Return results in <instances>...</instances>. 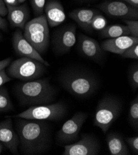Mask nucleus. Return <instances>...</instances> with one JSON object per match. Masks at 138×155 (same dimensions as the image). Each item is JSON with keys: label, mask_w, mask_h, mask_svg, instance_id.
I'll return each instance as SVG.
<instances>
[{"label": "nucleus", "mask_w": 138, "mask_h": 155, "mask_svg": "<svg viewBox=\"0 0 138 155\" xmlns=\"http://www.w3.org/2000/svg\"><path fill=\"white\" fill-rule=\"evenodd\" d=\"M15 129L18 135V149L25 155L47 153L52 143V129L47 120L16 118Z\"/></svg>", "instance_id": "nucleus-1"}, {"label": "nucleus", "mask_w": 138, "mask_h": 155, "mask_svg": "<svg viewBox=\"0 0 138 155\" xmlns=\"http://www.w3.org/2000/svg\"><path fill=\"white\" fill-rule=\"evenodd\" d=\"M59 82L73 96L88 98L94 95L99 87L97 77L90 71L80 68L65 70L61 74Z\"/></svg>", "instance_id": "nucleus-2"}, {"label": "nucleus", "mask_w": 138, "mask_h": 155, "mask_svg": "<svg viewBox=\"0 0 138 155\" xmlns=\"http://www.w3.org/2000/svg\"><path fill=\"white\" fill-rule=\"evenodd\" d=\"M15 93L21 105L30 106L52 103L57 95L56 88L47 78L19 84Z\"/></svg>", "instance_id": "nucleus-3"}, {"label": "nucleus", "mask_w": 138, "mask_h": 155, "mask_svg": "<svg viewBox=\"0 0 138 155\" xmlns=\"http://www.w3.org/2000/svg\"><path fill=\"white\" fill-rule=\"evenodd\" d=\"M23 30L24 38L40 54L47 51L50 43V33L45 14L28 21Z\"/></svg>", "instance_id": "nucleus-4"}, {"label": "nucleus", "mask_w": 138, "mask_h": 155, "mask_svg": "<svg viewBox=\"0 0 138 155\" xmlns=\"http://www.w3.org/2000/svg\"><path fill=\"white\" fill-rule=\"evenodd\" d=\"M122 110L121 101L112 96H106L99 100L94 119L95 126L99 127L104 134L117 119Z\"/></svg>", "instance_id": "nucleus-5"}, {"label": "nucleus", "mask_w": 138, "mask_h": 155, "mask_svg": "<svg viewBox=\"0 0 138 155\" xmlns=\"http://www.w3.org/2000/svg\"><path fill=\"white\" fill-rule=\"evenodd\" d=\"M46 66L29 58L22 57L8 66V74L12 78L23 81H30L40 77L46 71Z\"/></svg>", "instance_id": "nucleus-6"}, {"label": "nucleus", "mask_w": 138, "mask_h": 155, "mask_svg": "<svg viewBox=\"0 0 138 155\" xmlns=\"http://www.w3.org/2000/svg\"><path fill=\"white\" fill-rule=\"evenodd\" d=\"M66 113V105L64 103L58 102L30 106L25 111L13 117L25 119L56 121L62 119Z\"/></svg>", "instance_id": "nucleus-7"}, {"label": "nucleus", "mask_w": 138, "mask_h": 155, "mask_svg": "<svg viewBox=\"0 0 138 155\" xmlns=\"http://www.w3.org/2000/svg\"><path fill=\"white\" fill-rule=\"evenodd\" d=\"M87 117L88 114L86 113H76L71 119L64 123L56 133L57 142L60 144L68 145L77 141L79 132Z\"/></svg>", "instance_id": "nucleus-8"}, {"label": "nucleus", "mask_w": 138, "mask_h": 155, "mask_svg": "<svg viewBox=\"0 0 138 155\" xmlns=\"http://www.w3.org/2000/svg\"><path fill=\"white\" fill-rule=\"evenodd\" d=\"M76 42V26L69 24L57 30L52 38L53 49L56 54L68 53Z\"/></svg>", "instance_id": "nucleus-9"}, {"label": "nucleus", "mask_w": 138, "mask_h": 155, "mask_svg": "<svg viewBox=\"0 0 138 155\" xmlns=\"http://www.w3.org/2000/svg\"><path fill=\"white\" fill-rule=\"evenodd\" d=\"M63 155H97L100 150V143L93 135L82 134L77 142L65 145Z\"/></svg>", "instance_id": "nucleus-10"}, {"label": "nucleus", "mask_w": 138, "mask_h": 155, "mask_svg": "<svg viewBox=\"0 0 138 155\" xmlns=\"http://www.w3.org/2000/svg\"><path fill=\"white\" fill-rule=\"evenodd\" d=\"M98 8L110 17L134 20L138 18V8L120 1L106 0L100 4Z\"/></svg>", "instance_id": "nucleus-11"}, {"label": "nucleus", "mask_w": 138, "mask_h": 155, "mask_svg": "<svg viewBox=\"0 0 138 155\" xmlns=\"http://www.w3.org/2000/svg\"><path fill=\"white\" fill-rule=\"evenodd\" d=\"M12 46L14 50L21 57H26L35 59L47 67L50 66L49 63L46 61L35 48L24 37L21 29L18 28L12 36Z\"/></svg>", "instance_id": "nucleus-12"}, {"label": "nucleus", "mask_w": 138, "mask_h": 155, "mask_svg": "<svg viewBox=\"0 0 138 155\" xmlns=\"http://www.w3.org/2000/svg\"><path fill=\"white\" fill-rule=\"evenodd\" d=\"M78 49L85 58L100 63L103 61L105 53L98 41L82 34L78 37Z\"/></svg>", "instance_id": "nucleus-13"}, {"label": "nucleus", "mask_w": 138, "mask_h": 155, "mask_svg": "<svg viewBox=\"0 0 138 155\" xmlns=\"http://www.w3.org/2000/svg\"><path fill=\"white\" fill-rule=\"evenodd\" d=\"M0 142L12 154H18L19 137L13 127L11 117L0 122Z\"/></svg>", "instance_id": "nucleus-14"}, {"label": "nucleus", "mask_w": 138, "mask_h": 155, "mask_svg": "<svg viewBox=\"0 0 138 155\" xmlns=\"http://www.w3.org/2000/svg\"><path fill=\"white\" fill-rule=\"evenodd\" d=\"M135 44H138V38L124 35L107 39L103 41L100 46L105 51L121 55L130 46Z\"/></svg>", "instance_id": "nucleus-15"}, {"label": "nucleus", "mask_w": 138, "mask_h": 155, "mask_svg": "<svg viewBox=\"0 0 138 155\" xmlns=\"http://www.w3.org/2000/svg\"><path fill=\"white\" fill-rule=\"evenodd\" d=\"M45 15L48 24L55 27L62 24L66 18L65 9L58 0H50L44 8Z\"/></svg>", "instance_id": "nucleus-16"}, {"label": "nucleus", "mask_w": 138, "mask_h": 155, "mask_svg": "<svg viewBox=\"0 0 138 155\" xmlns=\"http://www.w3.org/2000/svg\"><path fill=\"white\" fill-rule=\"evenodd\" d=\"M8 19L13 27L23 30L29 19V10L26 5L7 7Z\"/></svg>", "instance_id": "nucleus-17"}, {"label": "nucleus", "mask_w": 138, "mask_h": 155, "mask_svg": "<svg viewBox=\"0 0 138 155\" xmlns=\"http://www.w3.org/2000/svg\"><path fill=\"white\" fill-rule=\"evenodd\" d=\"M99 13L100 11L95 9H76L69 13V16L82 29L90 32L93 30L91 28L92 20Z\"/></svg>", "instance_id": "nucleus-18"}, {"label": "nucleus", "mask_w": 138, "mask_h": 155, "mask_svg": "<svg viewBox=\"0 0 138 155\" xmlns=\"http://www.w3.org/2000/svg\"><path fill=\"white\" fill-rule=\"evenodd\" d=\"M106 140L111 155H128L130 152L126 144L120 135L111 132L107 135Z\"/></svg>", "instance_id": "nucleus-19"}, {"label": "nucleus", "mask_w": 138, "mask_h": 155, "mask_svg": "<svg viewBox=\"0 0 138 155\" xmlns=\"http://www.w3.org/2000/svg\"><path fill=\"white\" fill-rule=\"evenodd\" d=\"M100 35L103 38H113L121 36L130 35V33L126 25L115 24L106 25L100 30Z\"/></svg>", "instance_id": "nucleus-20"}, {"label": "nucleus", "mask_w": 138, "mask_h": 155, "mask_svg": "<svg viewBox=\"0 0 138 155\" xmlns=\"http://www.w3.org/2000/svg\"><path fill=\"white\" fill-rule=\"evenodd\" d=\"M14 106L6 88H0V112H9Z\"/></svg>", "instance_id": "nucleus-21"}, {"label": "nucleus", "mask_w": 138, "mask_h": 155, "mask_svg": "<svg viewBox=\"0 0 138 155\" xmlns=\"http://www.w3.org/2000/svg\"><path fill=\"white\" fill-rule=\"evenodd\" d=\"M128 120L131 126L136 130L138 129V97H136L131 102L129 113Z\"/></svg>", "instance_id": "nucleus-22"}, {"label": "nucleus", "mask_w": 138, "mask_h": 155, "mask_svg": "<svg viewBox=\"0 0 138 155\" xmlns=\"http://www.w3.org/2000/svg\"><path fill=\"white\" fill-rule=\"evenodd\" d=\"M128 80L132 89L136 90L138 88V66L137 63L130 68L128 73Z\"/></svg>", "instance_id": "nucleus-23"}, {"label": "nucleus", "mask_w": 138, "mask_h": 155, "mask_svg": "<svg viewBox=\"0 0 138 155\" xmlns=\"http://www.w3.org/2000/svg\"><path fill=\"white\" fill-rule=\"evenodd\" d=\"M107 21L100 13L97 14L93 18L91 22V28L95 30H101L106 26Z\"/></svg>", "instance_id": "nucleus-24"}, {"label": "nucleus", "mask_w": 138, "mask_h": 155, "mask_svg": "<svg viewBox=\"0 0 138 155\" xmlns=\"http://www.w3.org/2000/svg\"><path fill=\"white\" fill-rule=\"evenodd\" d=\"M46 0H30L31 6L36 17L43 14Z\"/></svg>", "instance_id": "nucleus-25"}, {"label": "nucleus", "mask_w": 138, "mask_h": 155, "mask_svg": "<svg viewBox=\"0 0 138 155\" xmlns=\"http://www.w3.org/2000/svg\"><path fill=\"white\" fill-rule=\"evenodd\" d=\"M124 22L130 30V36L138 38V21L134 19H124Z\"/></svg>", "instance_id": "nucleus-26"}, {"label": "nucleus", "mask_w": 138, "mask_h": 155, "mask_svg": "<svg viewBox=\"0 0 138 155\" xmlns=\"http://www.w3.org/2000/svg\"><path fill=\"white\" fill-rule=\"evenodd\" d=\"M123 58L138 59V44H135L128 48L123 53L121 54Z\"/></svg>", "instance_id": "nucleus-27"}, {"label": "nucleus", "mask_w": 138, "mask_h": 155, "mask_svg": "<svg viewBox=\"0 0 138 155\" xmlns=\"http://www.w3.org/2000/svg\"><path fill=\"white\" fill-rule=\"evenodd\" d=\"M126 141L135 154H138V137H132L126 138Z\"/></svg>", "instance_id": "nucleus-28"}, {"label": "nucleus", "mask_w": 138, "mask_h": 155, "mask_svg": "<svg viewBox=\"0 0 138 155\" xmlns=\"http://www.w3.org/2000/svg\"><path fill=\"white\" fill-rule=\"evenodd\" d=\"M11 81V78L6 74L5 69L0 71V88H1L4 84Z\"/></svg>", "instance_id": "nucleus-29"}, {"label": "nucleus", "mask_w": 138, "mask_h": 155, "mask_svg": "<svg viewBox=\"0 0 138 155\" xmlns=\"http://www.w3.org/2000/svg\"><path fill=\"white\" fill-rule=\"evenodd\" d=\"M11 61H12L11 58H8L0 61V71L3 69H6V68L8 67V66L11 64Z\"/></svg>", "instance_id": "nucleus-30"}, {"label": "nucleus", "mask_w": 138, "mask_h": 155, "mask_svg": "<svg viewBox=\"0 0 138 155\" xmlns=\"http://www.w3.org/2000/svg\"><path fill=\"white\" fill-rule=\"evenodd\" d=\"M8 15V9L3 0H0V15L5 17Z\"/></svg>", "instance_id": "nucleus-31"}, {"label": "nucleus", "mask_w": 138, "mask_h": 155, "mask_svg": "<svg viewBox=\"0 0 138 155\" xmlns=\"http://www.w3.org/2000/svg\"><path fill=\"white\" fill-rule=\"evenodd\" d=\"M6 7L16 6L19 5L18 0H3Z\"/></svg>", "instance_id": "nucleus-32"}, {"label": "nucleus", "mask_w": 138, "mask_h": 155, "mask_svg": "<svg viewBox=\"0 0 138 155\" xmlns=\"http://www.w3.org/2000/svg\"><path fill=\"white\" fill-rule=\"evenodd\" d=\"M0 29L3 31H8V23L6 19L0 15Z\"/></svg>", "instance_id": "nucleus-33"}, {"label": "nucleus", "mask_w": 138, "mask_h": 155, "mask_svg": "<svg viewBox=\"0 0 138 155\" xmlns=\"http://www.w3.org/2000/svg\"><path fill=\"white\" fill-rule=\"evenodd\" d=\"M122 1L136 8H138V0H122Z\"/></svg>", "instance_id": "nucleus-34"}, {"label": "nucleus", "mask_w": 138, "mask_h": 155, "mask_svg": "<svg viewBox=\"0 0 138 155\" xmlns=\"http://www.w3.org/2000/svg\"><path fill=\"white\" fill-rule=\"evenodd\" d=\"M3 149V145L1 142H0V154H1V153H2Z\"/></svg>", "instance_id": "nucleus-35"}, {"label": "nucleus", "mask_w": 138, "mask_h": 155, "mask_svg": "<svg viewBox=\"0 0 138 155\" xmlns=\"http://www.w3.org/2000/svg\"><path fill=\"white\" fill-rule=\"evenodd\" d=\"M25 1H26V0H18V2H19V4L25 2Z\"/></svg>", "instance_id": "nucleus-36"}, {"label": "nucleus", "mask_w": 138, "mask_h": 155, "mask_svg": "<svg viewBox=\"0 0 138 155\" xmlns=\"http://www.w3.org/2000/svg\"><path fill=\"white\" fill-rule=\"evenodd\" d=\"M2 38H3V37H2V34H1V32H0V41H2Z\"/></svg>", "instance_id": "nucleus-37"}, {"label": "nucleus", "mask_w": 138, "mask_h": 155, "mask_svg": "<svg viewBox=\"0 0 138 155\" xmlns=\"http://www.w3.org/2000/svg\"><path fill=\"white\" fill-rule=\"evenodd\" d=\"M83 1H91V0H83Z\"/></svg>", "instance_id": "nucleus-38"}]
</instances>
